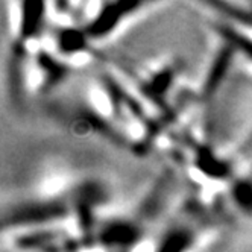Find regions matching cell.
<instances>
[{
  "mask_svg": "<svg viewBox=\"0 0 252 252\" xmlns=\"http://www.w3.org/2000/svg\"><path fill=\"white\" fill-rule=\"evenodd\" d=\"M90 100H92L94 110L102 116H110L113 113V105L110 97L106 96L105 92L100 88H92L90 90Z\"/></svg>",
  "mask_w": 252,
  "mask_h": 252,
  "instance_id": "obj_1",
  "label": "cell"
},
{
  "mask_svg": "<svg viewBox=\"0 0 252 252\" xmlns=\"http://www.w3.org/2000/svg\"><path fill=\"white\" fill-rule=\"evenodd\" d=\"M67 186V179L63 175H55L50 176L41 183L40 186V193L43 196H55L60 191H63Z\"/></svg>",
  "mask_w": 252,
  "mask_h": 252,
  "instance_id": "obj_2",
  "label": "cell"
},
{
  "mask_svg": "<svg viewBox=\"0 0 252 252\" xmlns=\"http://www.w3.org/2000/svg\"><path fill=\"white\" fill-rule=\"evenodd\" d=\"M9 19H11V31L17 33L22 28V6L20 3H11L9 5Z\"/></svg>",
  "mask_w": 252,
  "mask_h": 252,
  "instance_id": "obj_3",
  "label": "cell"
},
{
  "mask_svg": "<svg viewBox=\"0 0 252 252\" xmlns=\"http://www.w3.org/2000/svg\"><path fill=\"white\" fill-rule=\"evenodd\" d=\"M131 252H155V245L151 240H143L137 243Z\"/></svg>",
  "mask_w": 252,
  "mask_h": 252,
  "instance_id": "obj_4",
  "label": "cell"
},
{
  "mask_svg": "<svg viewBox=\"0 0 252 252\" xmlns=\"http://www.w3.org/2000/svg\"><path fill=\"white\" fill-rule=\"evenodd\" d=\"M41 79H43V75H41V71L38 68H32L29 71V84H31V87H38Z\"/></svg>",
  "mask_w": 252,
  "mask_h": 252,
  "instance_id": "obj_5",
  "label": "cell"
},
{
  "mask_svg": "<svg viewBox=\"0 0 252 252\" xmlns=\"http://www.w3.org/2000/svg\"><path fill=\"white\" fill-rule=\"evenodd\" d=\"M99 8H100V5H99L97 2H92V3H88V15H90V17H94V15L97 14Z\"/></svg>",
  "mask_w": 252,
  "mask_h": 252,
  "instance_id": "obj_6",
  "label": "cell"
},
{
  "mask_svg": "<svg viewBox=\"0 0 252 252\" xmlns=\"http://www.w3.org/2000/svg\"><path fill=\"white\" fill-rule=\"evenodd\" d=\"M82 252H105V251L102 248H88V249H85Z\"/></svg>",
  "mask_w": 252,
  "mask_h": 252,
  "instance_id": "obj_7",
  "label": "cell"
},
{
  "mask_svg": "<svg viewBox=\"0 0 252 252\" xmlns=\"http://www.w3.org/2000/svg\"><path fill=\"white\" fill-rule=\"evenodd\" d=\"M245 33H246V37L252 41V29H245Z\"/></svg>",
  "mask_w": 252,
  "mask_h": 252,
  "instance_id": "obj_8",
  "label": "cell"
}]
</instances>
